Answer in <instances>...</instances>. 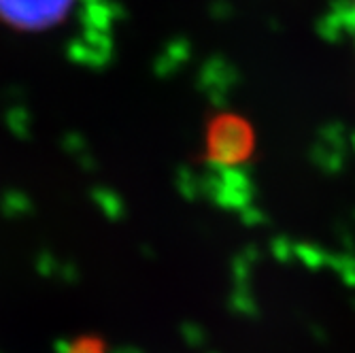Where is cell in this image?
I'll return each mask as SVG.
<instances>
[{"instance_id": "1", "label": "cell", "mask_w": 355, "mask_h": 353, "mask_svg": "<svg viewBox=\"0 0 355 353\" xmlns=\"http://www.w3.org/2000/svg\"><path fill=\"white\" fill-rule=\"evenodd\" d=\"M75 0H0V21L26 30L43 32L69 17Z\"/></svg>"}, {"instance_id": "2", "label": "cell", "mask_w": 355, "mask_h": 353, "mask_svg": "<svg viewBox=\"0 0 355 353\" xmlns=\"http://www.w3.org/2000/svg\"><path fill=\"white\" fill-rule=\"evenodd\" d=\"M351 7H353V26H355V0H351Z\"/></svg>"}]
</instances>
